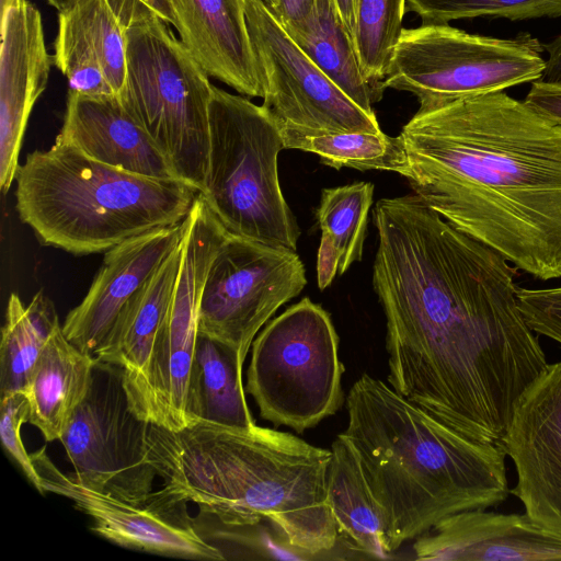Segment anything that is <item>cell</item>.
I'll return each mask as SVG.
<instances>
[{
    "mask_svg": "<svg viewBox=\"0 0 561 561\" xmlns=\"http://www.w3.org/2000/svg\"><path fill=\"white\" fill-rule=\"evenodd\" d=\"M374 222L388 383L454 430L502 444L548 365L519 309L515 270L415 194L378 201Z\"/></svg>",
    "mask_w": 561,
    "mask_h": 561,
    "instance_id": "1",
    "label": "cell"
},
{
    "mask_svg": "<svg viewBox=\"0 0 561 561\" xmlns=\"http://www.w3.org/2000/svg\"><path fill=\"white\" fill-rule=\"evenodd\" d=\"M404 175L430 208L540 280L561 277V126L503 91L419 107Z\"/></svg>",
    "mask_w": 561,
    "mask_h": 561,
    "instance_id": "2",
    "label": "cell"
},
{
    "mask_svg": "<svg viewBox=\"0 0 561 561\" xmlns=\"http://www.w3.org/2000/svg\"><path fill=\"white\" fill-rule=\"evenodd\" d=\"M146 446L160 492L172 501L192 502L229 527L267 522L304 558L336 547L327 493L331 449L256 424L205 421L179 431L149 422Z\"/></svg>",
    "mask_w": 561,
    "mask_h": 561,
    "instance_id": "3",
    "label": "cell"
},
{
    "mask_svg": "<svg viewBox=\"0 0 561 561\" xmlns=\"http://www.w3.org/2000/svg\"><path fill=\"white\" fill-rule=\"evenodd\" d=\"M343 434L379 503L389 553L453 514L496 506L510 492L505 448L471 438L363 374Z\"/></svg>",
    "mask_w": 561,
    "mask_h": 561,
    "instance_id": "4",
    "label": "cell"
},
{
    "mask_svg": "<svg viewBox=\"0 0 561 561\" xmlns=\"http://www.w3.org/2000/svg\"><path fill=\"white\" fill-rule=\"evenodd\" d=\"M15 181L20 219L43 244L73 255L105 253L147 231L181 224L199 194L180 179L135 174L56 141L31 152Z\"/></svg>",
    "mask_w": 561,
    "mask_h": 561,
    "instance_id": "5",
    "label": "cell"
},
{
    "mask_svg": "<svg viewBox=\"0 0 561 561\" xmlns=\"http://www.w3.org/2000/svg\"><path fill=\"white\" fill-rule=\"evenodd\" d=\"M125 26L126 79L119 98L169 160L203 192L214 85L168 23L142 4L115 9Z\"/></svg>",
    "mask_w": 561,
    "mask_h": 561,
    "instance_id": "6",
    "label": "cell"
},
{
    "mask_svg": "<svg viewBox=\"0 0 561 561\" xmlns=\"http://www.w3.org/2000/svg\"><path fill=\"white\" fill-rule=\"evenodd\" d=\"M283 149L280 128L263 104L214 85L199 194L227 234L296 251L300 230L278 181Z\"/></svg>",
    "mask_w": 561,
    "mask_h": 561,
    "instance_id": "7",
    "label": "cell"
},
{
    "mask_svg": "<svg viewBox=\"0 0 561 561\" xmlns=\"http://www.w3.org/2000/svg\"><path fill=\"white\" fill-rule=\"evenodd\" d=\"M343 373L330 314L305 297L253 340L245 391L262 419L302 433L340 410Z\"/></svg>",
    "mask_w": 561,
    "mask_h": 561,
    "instance_id": "8",
    "label": "cell"
},
{
    "mask_svg": "<svg viewBox=\"0 0 561 561\" xmlns=\"http://www.w3.org/2000/svg\"><path fill=\"white\" fill-rule=\"evenodd\" d=\"M545 48L523 32L497 38L446 24L403 28L382 89L413 94L420 107L540 80Z\"/></svg>",
    "mask_w": 561,
    "mask_h": 561,
    "instance_id": "9",
    "label": "cell"
},
{
    "mask_svg": "<svg viewBox=\"0 0 561 561\" xmlns=\"http://www.w3.org/2000/svg\"><path fill=\"white\" fill-rule=\"evenodd\" d=\"M148 424L130 407L122 369L96 359L89 390L59 439L76 480L135 505L147 504L158 477L147 457Z\"/></svg>",
    "mask_w": 561,
    "mask_h": 561,
    "instance_id": "10",
    "label": "cell"
},
{
    "mask_svg": "<svg viewBox=\"0 0 561 561\" xmlns=\"http://www.w3.org/2000/svg\"><path fill=\"white\" fill-rule=\"evenodd\" d=\"M263 105L280 130L317 136L379 133L376 115L352 101L290 37L267 3L245 0Z\"/></svg>",
    "mask_w": 561,
    "mask_h": 561,
    "instance_id": "11",
    "label": "cell"
},
{
    "mask_svg": "<svg viewBox=\"0 0 561 561\" xmlns=\"http://www.w3.org/2000/svg\"><path fill=\"white\" fill-rule=\"evenodd\" d=\"M306 284L296 251L228 234L206 275L198 331L229 345L244 362L260 329Z\"/></svg>",
    "mask_w": 561,
    "mask_h": 561,
    "instance_id": "12",
    "label": "cell"
},
{
    "mask_svg": "<svg viewBox=\"0 0 561 561\" xmlns=\"http://www.w3.org/2000/svg\"><path fill=\"white\" fill-rule=\"evenodd\" d=\"M227 236L198 194L186 217L181 268L149 368V422L171 431L193 424L191 377L199 301L210 263Z\"/></svg>",
    "mask_w": 561,
    "mask_h": 561,
    "instance_id": "13",
    "label": "cell"
},
{
    "mask_svg": "<svg viewBox=\"0 0 561 561\" xmlns=\"http://www.w3.org/2000/svg\"><path fill=\"white\" fill-rule=\"evenodd\" d=\"M44 492L62 495L89 515L92 529L118 546L150 553L195 560H224L221 550L206 541L193 527L185 502H174L152 492L145 505H135L94 491L62 473L45 448L31 454Z\"/></svg>",
    "mask_w": 561,
    "mask_h": 561,
    "instance_id": "14",
    "label": "cell"
},
{
    "mask_svg": "<svg viewBox=\"0 0 561 561\" xmlns=\"http://www.w3.org/2000/svg\"><path fill=\"white\" fill-rule=\"evenodd\" d=\"M504 448L517 474L511 494L561 538V362L548 364L519 399Z\"/></svg>",
    "mask_w": 561,
    "mask_h": 561,
    "instance_id": "15",
    "label": "cell"
},
{
    "mask_svg": "<svg viewBox=\"0 0 561 561\" xmlns=\"http://www.w3.org/2000/svg\"><path fill=\"white\" fill-rule=\"evenodd\" d=\"M185 229L186 218L106 251L87 295L66 316L61 325L66 337L80 351L95 357L125 305L182 242Z\"/></svg>",
    "mask_w": 561,
    "mask_h": 561,
    "instance_id": "16",
    "label": "cell"
},
{
    "mask_svg": "<svg viewBox=\"0 0 561 561\" xmlns=\"http://www.w3.org/2000/svg\"><path fill=\"white\" fill-rule=\"evenodd\" d=\"M54 56L45 45L39 11L27 0L1 13L0 188L16 178L30 114L44 92Z\"/></svg>",
    "mask_w": 561,
    "mask_h": 561,
    "instance_id": "17",
    "label": "cell"
},
{
    "mask_svg": "<svg viewBox=\"0 0 561 561\" xmlns=\"http://www.w3.org/2000/svg\"><path fill=\"white\" fill-rule=\"evenodd\" d=\"M417 560H561V538L524 514L482 508L447 516L419 536Z\"/></svg>",
    "mask_w": 561,
    "mask_h": 561,
    "instance_id": "18",
    "label": "cell"
},
{
    "mask_svg": "<svg viewBox=\"0 0 561 561\" xmlns=\"http://www.w3.org/2000/svg\"><path fill=\"white\" fill-rule=\"evenodd\" d=\"M56 142L71 145L105 164L156 179H178L169 160L119 95L68 92Z\"/></svg>",
    "mask_w": 561,
    "mask_h": 561,
    "instance_id": "19",
    "label": "cell"
},
{
    "mask_svg": "<svg viewBox=\"0 0 561 561\" xmlns=\"http://www.w3.org/2000/svg\"><path fill=\"white\" fill-rule=\"evenodd\" d=\"M180 39L207 72L240 94L263 96L245 0H172Z\"/></svg>",
    "mask_w": 561,
    "mask_h": 561,
    "instance_id": "20",
    "label": "cell"
},
{
    "mask_svg": "<svg viewBox=\"0 0 561 561\" xmlns=\"http://www.w3.org/2000/svg\"><path fill=\"white\" fill-rule=\"evenodd\" d=\"M182 253L183 240L128 300L95 356L122 369L130 407L147 422L153 344L174 293Z\"/></svg>",
    "mask_w": 561,
    "mask_h": 561,
    "instance_id": "21",
    "label": "cell"
},
{
    "mask_svg": "<svg viewBox=\"0 0 561 561\" xmlns=\"http://www.w3.org/2000/svg\"><path fill=\"white\" fill-rule=\"evenodd\" d=\"M96 358L80 351L57 325L34 365L24 390L30 423L47 442L60 439L84 399Z\"/></svg>",
    "mask_w": 561,
    "mask_h": 561,
    "instance_id": "22",
    "label": "cell"
},
{
    "mask_svg": "<svg viewBox=\"0 0 561 561\" xmlns=\"http://www.w3.org/2000/svg\"><path fill=\"white\" fill-rule=\"evenodd\" d=\"M327 493L339 541L368 558H387L383 514L367 482L356 448L341 433L332 443Z\"/></svg>",
    "mask_w": 561,
    "mask_h": 561,
    "instance_id": "23",
    "label": "cell"
},
{
    "mask_svg": "<svg viewBox=\"0 0 561 561\" xmlns=\"http://www.w3.org/2000/svg\"><path fill=\"white\" fill-rule=\"evenodd\" d=\"M243 364L236 350L198 331L191 377L193 423L243 428L256 424L245 399Z\"/></svg>",
    "mask_w": 561,
    "mask_h": 561,
    "instance_id": "24",
    "label": "cell"
},
{
    "mask_svg": "<svg viewBox=\"0 0 561 561\" xmlns=\"http://www.w3.org/2000/svg\"><path fill=\"white\" fill-rule=\"evenodd\" d=\"M374 185L357 182L324 188L316 209L321 230L317 254V283L320 289L331 285L363 256L368 213Z\"/></svg>",
    "mask_w": 561,
    "mask_h": 561,
    "instance_id": "25",
    "label": "cell"
},
{
    "mask_svg": "<svg viewBox=\"0 0 561 561\" xmlns=\"http://www.w3.org/2000/svg\"><path fill=\"white\" fill-rule=\"evenodd\" d=\"M284 28L352 101L375 115L373 104L381 96L362 72L334 0H314L312 11L304 21Z\"/></svg>",
    "mask_w": 561,
    "mask_h": 561,
    "instance_id": "26",
    "label": "cell"
},
{
    "mask_svg": "<svg viewBox=\"0 0 561 561\" xmlns=\"http://www.w3.org/2000/svg\"><path fill=\"white\" fill-rule=\"evenodd\" d=\"M59 324L54 304L42 291L26 306L19 295L11 294L0 346V397L25 390L34 365Z\"/></svg>",
    "mask_w": 561,
    "mask_h": 561,
    "instance_id": "27",
    "label": "cell"
},
{
    "mask_svg": "<svg viewBox=\"0 0 561 561\" xmlns=\"http://www.w3.org/2000/svg\"><path fill=\"white\" fill-rule=\"evenodd\" d=\"M285 149H299L317 154L321 162L334 169L343 167L359 171H391L405 175L408 151L401 135L350 131L305 136L280 130Z\"/></svg>",
    "mask_w": 561,
    "mask_h": 561,
    "instance_id": "28",
    "label": "cell"
},
{
    "mask_svg": "<svg viewBox=\"0 0 561 561\" xmlns=\"http://www.w3.org/2000/svg\"><path fill=\"white\" fill-rule=\"evenodd\" d=\"M405 13L407 0H354L353 44L365 79L380 96Z\"/></svg>",
    "mask_w": 561,
    "mask_h": 561,
    "instance_id": "29",
    "label": "cell"
},
{
    "mask_svg": "<svg viewBox=\"0 0 561 561\" xmlns=\"http://www.w3.org/2000/svg\"><path fill=\"white\" fill-rule=\"evenodd\" d=\"M54 64L67 78L70 93L116 94L105 78L78 3L58 14Z\"/></svg>",
    "mask_w": 561,
    "mask_h": 561,
    "instance_id": "30",
    "label": "cell"
},
{
    "mask_svg": "<svg viewBox=\"0 0 561 561\" xmlns=\"http://www.w3.org/2000/svg\"><path fill=\"white\" fill-rule=\"evenodd\" d=\"M422 23L446 24L479 16L512 21L561 16V0H407Z\"/></svg>",
    "mask_w": 561,
    "mask_h": 561,
    "instance_id": "31",
    "label": "cell"
},
{
    "mask_svg": "<svg viewBox=\"0 0 561 561\" xmlns=\"http://www.w3.org/2000/svg\"><path fill=\"white\" fill-rule=\"evenodd\" d=\"M77 3L105 78L113 91L119 95L127 70L125 26L108 0H79Z\"/></svg>",
    "mask_w": 561,
    "mask_h": 561,
    "instance_id": "32",
    "label": "cell"
},
{
    "mask_svg": "<svg viewBox=\"0 0 561 561\" xmlns=\"http://www.w3.org/2000/svg\"><path fill=\"white\" fill-rule=\"evenodd\" d=\"M30 421V402L24 391L1 397L0 436L4 450L18 463L35 489L44 494L42 479L26 451L21 437V427Z\"/></svg>",
    "mask_w": 561,
    "mask_h": 561,
    "instance_id": "33",
    "label": "cell"
},
{
    "mask_svg": "<svg viewBox=\"0 0 561 561\" xmlns=\"http://www.w3.org/2000/svg\"><path fill=\"white\" fill-rule=\"evenodd\" d=\"M519 309L531 330L561 346V287L518 288Z\"/></svg>",
    "mask_w": 561,
    "mask_h": 561,
    "instance_id": "34",
    "label": "cell"
},
{
    "mask_svg": "<svg viewBox=\"0 0 561 561\" xmlns=\"http://www.w3.org/2000/svg\"><path fill=\"white\" fill-rule=\"evenodd\" d=\"M524 102L539 114L561 126V84L542 80L534 81Z\"/></svg>",
    "mask_w": 561,
    "mask_h": 561,
    "instance_id": "35",
    "label": "cell"
},
{
    "mask_svg": "<svg viewBox=\"0 0 561 561\" xmlns=\"http://www.w3.org/2000/svg\"><path fill=\"white\" fill-rule=\"evenodd\" d=\"M314 0H273L270 9L286 27L304 21L312 11Z\"/></svg>",
    "mask_w": 561,
    "mask_h": 561,
    "instance_id": "36",
    "label": "cell"
},
{
    "mask_svg": "<svg viewBox=\"0 0 561 561\" xmlns=\"http://www.w3.org/2000/svg\"><path fill=\"white\" fill-rule=\"evenodd\" d=\"M548 53L546 68L540 80L561 84V35L543 45Z\"/></svg>",
    "mask_w": 561,
    "mask_h": 561,
    "instance_id": "37",
    "label": "cell"
},
{
    "mask_svg": "<svg viewBox=\"0 0 561 561\" xmlns=\"http://www.w3.org/2000/svg\"><path fill=\"white\" fill-rule=\"evenodd\" d=\"M137 1L147 8H149L152 12H154L160 19H162L168 24L176 27L178 21L175 16V12L173 9L172 0H134Z\"/></svg>",
    "mask_w": 561,
    "mask_h": 561,
    "instance_id": "38",
    "label": "cell"
},
{
    "mask_svg": "<svg viewBox=\"0 0 561 561\" xmlns=\"http://www.w3.org/2000/svg\"><path fill=\"white\" fill-rule=\"evenodd\" d=\"M337 12L353 41L354 33V0H334Z\"/></svg>",
    "mask_w": 561,
    "mask_h": 561,
    "instance_id": "39",
    "label": "cell"
},
{
    "mask_svg": "<svg viewBox=\"0 0 561 561\" xmlns=\"http://www.w3.org/2000/svg\"><path fill=\"white\" fill-rule=\"evenodd\" d=\"M79 0H47V2L58 11V13L71 8Z\"/></svg>",
    "mask_w": 561,
    "mask_h": 561,
    "instance_id": "40",
    "label": "cell"
},
{
    "mask_svg": "<svg viewBox=\"0 0 561 561\" xmlns=\"http://www.w3.org/2000/svg\"><path fill=\"white\" fill-rule=\"evenodd\" d=\"M21 0H0L1 2V13L8 9L9 7L11 5H14L16 3H19Z\"/></svg>",
    "mask_w": 561,
    "mask_h": 561,
    "instance_id": "41",
    "label": "cell"
},
{
    "mask_svg": "<svg viewBox=\"0 0 561 561\" xmlns=\"http://www.w3.org/2000/svg\"><path fill=\"white\" fill-rule=\"evenodd\" d=\"M267 5L272 4L273 0H263Z\"/></svg>",
    "mask_w": 561,
    "mask_h": 561,
    "instance_id": "42",
    "label": "cell"
}]
</instances>
